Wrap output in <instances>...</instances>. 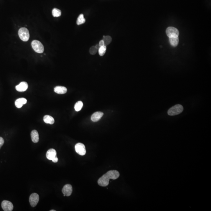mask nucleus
Segmentation results:
<instances>
[{
  "mask_svg": "<svg viewBox=\"0 0 211 211\" xmlns=\"http://www.w3.org/2000/svg\"><path fill=\"white\" fill-rule=\"evenodd\" d=\"M169 41H170V44L172 46L176 47L178 46L179 44V40L178 37L169 38Z\"/></svg>",
  "mask_w": 211,
  "mask_h": 211,
  "instance_id": "nucleus-17",
  "label": "nucleus"
},
{
  "mask_svg": "<svg viewBox=\"0 0 211 211\" xmlns=\"http://www.w3.org/2000/svg\"><path fill=\"white\" fill-rule=\"evenodd\" d=\"M55 92L59 94H64L67 93V91L66 88L62 86H57L54 89Z\"/></svg>",
  "mask_w": 211,
  "mask_h": 211,
  "instance_id": "nucleus-13",
  "label": "nucleus"
},
{
  "mask_svg": "<svg viewBox=\"0 0 211 211\" xmlns=\"http://www.w3.org/2000/svg\"><path fill=\"white\" fill-rule=\"evenodd\" d=\"M52 14L54 17H59L61 15V12L60 10L56 8H54L52 10Z\"/></svg>",
  "mask_w": 211,
  "mask_h": 211,
  "instance_id": "nucleus-20",
  "label": "nucleus"
},
{
  "mask_svg": "<svg viewBox=\"0 0 211 211\" xmlns=\"http://www.w3.org/2000/svg\"><path fill=\"white\" fill-rule=\"evenodd\" d=\"M1 206L4 211H11L13 209V205L12 203L7 200H4L2 202Z\"/></svg>",
  "mask_w": 211,
  "mask_h": 211,
  "instance_id": "nucleus-8",
  "label": "nucleus"
},
{
  "mask_svg": "<svg viewBox=\"0 0 211 211\" xmlns=\"http://www.w3.org/2000/svg\"><path fill=\"white\" fill-rule=\"evenodd\" d=\"M107 51V47L105 46L100 47L99 49H98L99 54L100 56H103L105 54V52Z\"/></svg>",
  "mask_w": 211,
  "mask_h": 211,
  "instance_id": "nucleus-22",
  "label": "nucleus"
},
{
  "mask_svg": "<svg viewBox=\"0 0 211 211\" xmlns=\"http://www.w3.org/2000/svg\"><path fill=\"white\" fill-rule=\"evenodd\" d=\"M97 48L95 46H92L90 49V53L92 55H94L96 54L98 51Z\"/></svg>",
  "mask_w": 211,
  "mask_h": 211,
  "instance_id": "nucleus-23",
  "label": "nucleus"
},
{
  "mask_svg": "<svg viewBox=\"0 0 211 211\" xmlns=\"http://www.w3.org/2000/svg\"><path fill=\"white\" fill-rule=\"evenodd\" d=\"M28 83L26 82H22L18 85L16 86V89L19 92H23L26 91L28 89Z\"/></svg>",
  "mask_w": 211,
  "mask_h": 211,
  "instance_id": "nucleus-10",
  "label": "nucleus"
},
{
  "mask_svg": "<svg viewBox=\"0 0 211 211\" xmlns=\"http://www.w3.org/2000/svg\"><path fill=\"white\" fill-rule=\"evenodd\" d=\"M18 35L20 39L24 41H28L30 37L28 30L25 28L20 29L18 31Z\"/></svg>",
  "mask_w": 211,
  "mask_h": 211,
  "instance_id": "nucleus-3",
  "label": "nucleus"
},
{
  "mask_svg": "<svg viewBox=\"0 0 211 211\" xmlns=\"http://www.w3.org/2000/svg\"><path fill=\"white\" fill-rule=\"evenodd\" d=\"M103 115L104 113L102 112H96L92 115L91 120L94 122H98L103 117Z\"/></svg>",
  "mask_w": 211,
  "mask_h": 211,
  "instance_id": "nucleus-11",
  "label": "nucleus"
},
{
  "mask_svg": "<svg viewBox=\"0 0 211 211\" xmlns=\"http://www.w3.org/2000/svg\"><path fill=\"white\" fill-rule=\"evenodd\" d=\"M39 201V196L36 193H33L29 197V201L33 207H35Z\"/></svg>",
  "mask_w": 211,
  "mask_h": 211,
  "instance_id": "nucleus-7",
  "label": "nucleus"
},
{
  "mask_svg": "<svg viewBox=\"0 0 211 211\" xmlns=\"http://www.w3.org/2000/svg\"><path fill=\"white\" fill-rule=\"evenodd\" d=\"M4 143V140L3 138L0 137V149L2 147Z\"/></svg>",
  "mask_w": 211,
  "mask_h": 211,
  "instance_id": "nucleus-24",
  "label": "nucleus"
},
{
  "mask_svg": "<svg viewBox=\"0 0 211 211\" xmlns=\"http://www.w3.org/2000/svg\"><path fill=\"white\" fill-rule=\"evenodd\" d=\"M27 100L24 98H21L17 99L15 102V105L17 108H21L23 107V105L27 103Z\"/></svg>",
  "mask_w": 211,
  "mask_h": 211,
  "instance_id": "nucleus-14",
  "label": "nucleus"
},
{
  "mask_svg": "<svg viewBox=\"0 0 211 211\" xmlns=\"http://www.w3.org/2000/svg\"><path fill=\"white\" fill-rule=\"evenodd\" d=\"M86 20L84 17L83 14H80L78 16L77 20V25H80L83 24L85 23Z\"/></svg>",
  "mask_w": 211,
  "mask_h": 211,
  "instance_id": "nucleus-18",
  "label": "nucleus"
},
{
  "mask_svg": "<svg viewBox=\"0 0 211 211\" xmlns=\"http://www.w3.org/2000/svg\"><path fill=\"white\" fill-rule=\"evenodd\" d=\"M44 121L46 124H53L54 123V118L49 115H46L44 117Z\"/></svg>",
  "mask_w": 211,
  "mask_h": 211,
  "instance_id": "nucleus-16",
  "label": "nucleus"
},
{
  "mask_svg": "<svg viewBox=\"0 0 211 211\" xmlns=\"http://www.w3.org/2000/svg\"><path fill=\"white\" fill-rule=\"evenodd\" d=\"M183 107L181 105L176 104L171 108L168 111V114L170 116H175L183 112Z\"/></svg>",
  "mask_w": 211,
  "mask_h": 211,
  "instance_id": "nucleus-2",
  "label": "nucleus"
},
{
  "mask_svg": "<svg viewBox=\"0 0 211 211\" xmlns=\"http://www.w3.org/2000/svg\"><path fill=\"white\" fill-rule=\"evenodd\" d=\"M166 32L167 36L169 38L178 37L179 35V32L178 30L174 27H168L166 29Z\"/></svg>",
  "mask_w": 211,
  "mask_h": 211,
  "instance_id": "nucleus-5",
  "label": "nucleus"
},
{
  "mask_svg": "<svg viewBox=\"0 0 211 211\" xmlns=\"http://www.w3.org/2000/svg\"><path fill=\"white\" fill-rule=\"evenodd\" d=\"M103 41L104 43L105 46H107L110 44L112 41V38L110 36H103Z\"/></svg>",
  "mask_w": 211,
  "mask_h": 211,
  "instance_id": "nucleus-21",
  "label": "nucleus"
},
{
  "mask_svg": "<svg viewBox=\"0 0 211 211\" xmlns=\"http://www.w3.org/2000/svg\"><path fill=\"white\" fill-rule=\"evenodd\" d=\"M52 160L53 162H54V163H57V162H58V158H57V156H56Z\"/></svg>",
  "mask_w": 211,
  "mask_h": 211,
  "instance_id": "nucleus-26",
  "label": "nucleus"
},
{
  "mask_svg": "<svg viewBox=\"0 0 211 211\" xmlns=\"http://www.w3.org/2000/svg\"><path fill=\"white\" fill-rule=\"evenodd\" d=\"M99 45L100 47H102L103 46H105L104 43V41H103V40H100V41H99Z\"/></svg>",
  "mask_w": 211,
  "mask_h": 211,
  "instance_id": "nucleus-25",
  "label": "nucleus"
},
{
  "mask_svg": "<svg viewBox=\"0 0 211 211\" xmlns=\"http://www.w3.org/2000/svg\"><path fill=\"white\" fill-rule=\"evenodd\" d=\"M62 192L64 196H69L72 192V187L70 184H67L64 186Z\"/></svg>",
  "mask_w": 211,
  "mask_h": 211,
  "instance_id": "nucleus-9",
  "label": "nucleus"
},
{
  "mask_svg": "<svg viewBox=\"0 0 211 211\" xmlns=\"http://www.w3.org/2000/svg\"><path fill=\"white\" fill-rule=\"evenodd\" d=\"M50 211H56L55 210H51Z\"/></svg>",
  "mask_w": 211,
  "mask_h": 211,
  "instance_id": "nucleus-28",
  "label": "nucleus"
},
{
  "mask_svg": "<svg viewBox=\"0 0 211 211\" xmlns=\"http://www.w3.org/2000/svg\"><path fill=\"white\" fill-rule=\"evenodd\" d=\"M76 152L79 155L84 156L86 154V150L85 146L84 144L81 143H77L75 146Z\"/></svg>",
  "mask_w": 211,
  "mask_h": 211,
  "instance_id": "nucleus-6",
  "label": "nucleus"
},
{
  "mask_svg": "<svg viewBox=\"0 0 211 211\" xmlns=\"http://www.w3.org/2000/svg\"><path fill=\"white\" fill-rule=\"evenodd\" d=\"M95 47H96V48H97L98 50L99 49L100 47V46H99V45H97L96 46H95Z\"/></svg>",
  "mask_w": 211,
  "mask_h": 211,
  "instance_id": "nucleus-27",
  "label": "nucleus"
},
{
  "mask_svg": "<svg viewBox=\"0 0 211 211\" xmlns=\"http://www.w3.org/2000/svg\"><path fill=\"white\" fill-rule=\"evenodd\" d=\"M83 104L81 101H79L76 103L74 105V109L76 112H79L81 110Z\"/></svg>",
  "mask_w": 211,
  "mask_h": 211,
  "instance_id": "nucleus-19",
  "label": "nucleus"
},
{
  "mask_svg": "<svg viewBox=\"0 0 211 211\" xmlns=\"http://www.w3.org/2000/svg\"><path fill=\"white\" fill-rule=\"evenodd\" d=\"M31 139L33 142L35 143L38 142L39 140L38 133V131L36 130H34L31 131Z\"/></svg>",
  "mask_w": 211,
  "mask_h": 211,
  "instance_id": "nucleus-15",
  "label": "nucleus"
},
{
  "mask_svg": "<svg viewBox=\"0 0 211 211\" xmlns=\"http://www.w3.org/2000/svg\"><path fill=\"white\" fill-rule=\"evenodd\" d=\"M32 48L35 52L38 53H42L44 51V47L41 42L34 40L31 43Z\"/></svg>",
  "mask_w": 211,
  "mask_h": 211,
  "instance_id": "nucleus-4",
  "label": "nucleus"
},
{
  "mask_svg": "<svg viewBox=\"0 0 211 211\" xmlns=\"http://www.w3.org/2000/svg\"><path fill=\"white\" fill-rule=\"evenodd\" d=\"M120 174L118 171L112 170L108 171L103 175L98 181L99 185L101 186H107L109 184L110 179H116L119 177Z\"/></svg>",
  "mask_w": 211,
  "mask_h": 211,
  "instance_id": "nucleus-1",
  "label": "nucleus"
},
{
  "mask_svg": "<svg viewBox=\"0 0 211 211\" xmlns=\"http://www.w3.org/2000/svg\"><path fill=\"white\" fill-rule=\"evenodd\" d=\"M56 151L53 149H49L47 152L46 157L48 160H52L56 156Z\"/></svg>",
  "mask_w": 211,
  "mask_h": 211,
  "instance_id": "nucleus-12",
  "label": "nucleus"
}]
</instances>
